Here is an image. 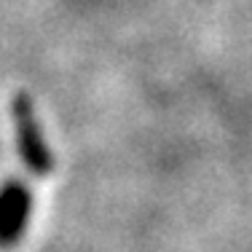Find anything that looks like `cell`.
Masks as SVG:
<instances>
[{"label": "cell", "mask_w": 252, "mask_h": 252, "mask_svg": "<svg viewBox=\"0 0 252 252\" xmlns=\"http://www.w3.org/2000/svg\"><path fill=\"white\" fill-rule=\"evenodd\" d=\"M11 116H14V131H16V142H19V156L27 164V169L38 177H46L51 172L54 161L46 145V137L40 131V124L35 118L32 102L25 92L14 94L11 99Z\"/></svg>", "instance_id": "6da1fadb"}, {"label": "cell", "mask_w": 252, "mask_h": 252, "mask_svg": "<svg viewBox=\"0 0 252 252\" xmlns=\"http://www.w3.org/2000/svg\"><path fill=\"white\" fill-rule=\"evenodd\" d=\"M30 212V199L22 185H8L0 190V244L14 242L22 233Z\"/></svg>", "instance_id": "7a4b0ae2"}]
</instances>
